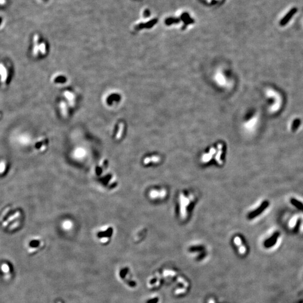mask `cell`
<instances>
[{
	"label": "cell",
	"instance_id": "8992f818",
	"mask_svg": "<svg viewBox=\"0 0 303 303\" xmlns=\"http://www.w3.org/2000/svg\"><path fill=\"white\" fill-rule=\"evenodd\" d=\"M296 11L297 9H296L295 8H294V9H291L290 11H289V12L285 15V17L282 19L281 21L280 24L281 25H285L286 23H288V22L290 21L291 18L293 17V15L296 13Z\"/></svg>",
	"mask_w": 303,
	"mask_h": 303
},
{
	"label": "cell",
	"instance_id": "277c9868",
	"mask_svg": "<svg viewBox=\"0 0 303 303\" xmlns=\"http://www.w3.org/2000/svg\"><path fill=\"white\" fill-rule=\"evenodd\" d=\"M268 205H269V203L268 202H267V201L264 202L262 204V205L258 207L257 209H255L254 211L252 212L251 213H250V214L248 215V218L249 219H253L255 217H257L258 216H259L260 214L262 213L263 211L265 210L267 208Z\"/></svg>",
	"mask_w": 303,
	"mask_h": 303
},
{
	"label": "cell",
	"instance_id": "9a60e30c",
	"mask_svg": "<svg viewBox=\"0 0 303 303\" xmlns=\"http://www.w3.org/2000/svg\"><path fill=\"white\" fill-rule=\"evenodd\" d=\"M57 303H61V302H60V301H58V302H57Z\"/></svg>",
	"mask_w": 303,
	"mask_h": 303
},
{
	"label": "cell",
	"instance_id": "5b68a950",
	"mask_svg": "<svg viewBox=\"0 0 303 303\" xmlns=\"http://www.w3.org/2000/svg\"><path fill=\"white\" fill-rule=\"evenodd\" d=\"M166 191L165 190H152L149 193V196L152 199L163 198L166 195Z\"/></svg>",
	"mask_w": 303,
	"mask_h": 303
},
{
	"label": "cell",
	"instance_id": "6da1fadb",
	"mask_svg": "<svg viewBox=\"0 0 303 303\" xmlns=\"http://www.w3.org/2000/svg\"><path fill=\"white\" fill-rule=\"evenodd\" d=\"M112 227L108 225H105L101 226L97 230V236L100 239V241L102 243H107L110 240V237L112 235Z\"/></svg>",
	"mask_w": 303,
	"mask_h": 303
},
{
	"label": "cell",
	"instance_id": "52a82bcc",
	"mask_svg": "<svg viewBox=\"0 0 303 303\" xmlns=\"http://www.w3.org/2000/svg\"><path fill=\"white\" fill-rule=\"evenodd\" d=\"M216 153V150L214 148L210 149L209 152L207 154H205L202 157V161L204 163H207L211 160L212 155Z\"/></svg>",
	"mask_w": 303,
	"mask_h": 303
},
{
	"label": "cell",
	"instance_id": "5bb4252c",
	"mask_svg": "<svg viewBox=\"0 0 303 303\" xmlns=\"http://www.w3.org/2000/svg\"><path fill=\"white\" fill-rule=\"evenodd\" d=\"M209 303H215V301H214V300L212 299H210L209 300Z\"/></svg>",
	"mask_w": 303,
	"mask_h": 303
},
{
	"label": "cell",
	"instance_id": "8fae6325",
	"mask_svg": "<svg viewBox=\"0 0 303 303\" xmlns=\"http://www.w3.org/2000/svg\"><path fill=\"white\" fill-rule=\"evenodd\" d=\"M291 203L294 205H295V206L296 207H297V208H298V209H301V210H303V204L301 203V202H300L299 201H297V200H296V199H291Z\"/></svg>",
	"mask_w": 303,
	"mask_h": 303
},
{
	"label": "cell",
	"instance_id": "30bf717a",
	"mask_svg": "<svg viewBox=\"0 0 303 303\" xmlns=\"http://www.w3.org/2000/svg\"><path fill=\"white\" fill-rule=\"evenodd\" d=\"M278 236H279V233L277 232L275 233L274 234L272 235L271 238L268 239L267 241L266 242V245L267 246H271L272 245H273L276 242Z\"/></svg>",
	"mask_w": 303,
	"mask_h": 303
},
{
	"label": "cell",
	"instance_id": "9c48e42d",
	"mask_svg": "<svg viewBox=\"0 0 303 303\" xmlns=\"http://www.w3.org/2000/svg\"><path fill=\"white\" fill-rule=\"evenodd\" d=\"M199 1L207 6H212L220 3L221 0H199Z\"/></svg>",
	"mask_w": 303,
	"mask_h": 303
},
{
	"label": "cell",
	"instance_id": "7c38bea8",
	"mask_svg": "<svg viewBox=\"0 0 303 303\" xmlns=\"http://www.w3.org/2000/svg\"><path fill=\"white\" fill-rule=\"evenodd\" d=\"M300 120L299 119H296L294 121L293 123V126H292V130H293V131H295V130H296L298 126L300 125Z\"/></svg>",
	"mask_w": 303,
	"mask_h": 303
},
{
	"label": "cell",
	"instance_id": "7a4b0ae2",
	"mask_svg": "<svg viewBox=\"0 0 303 303\" xmlns=\"http://www.w3.org/2000/svg\"><path fill=\"white\" fill-rule=\"evenodd\" d=\"M193 198L192 196L186 197L185 195L181 194L179 196V201L180 204V214L182 218H185L187 215V207L190 203V201H192Z\"/></svg>",
	"mask_w": 303,
	"mask_h": 303
},
{
	"label": "cell",
	"instance_id": "4fadbf2b",
	"mask_svg": "<svg viewBox=\"0 0 303 303\" xmlns=\"http://www.w3.org/2000/svg\"><path fill=\"white\" fill-rule=\"evenodd\" d=\"M186 291H187V290H186V289H185V288L177 289V290H176L175 291V293L176 294H180L184 293Z\"/></svg>",
	"mask_w": 303,
	"mask_h": 303
},
{
	"label": "cell",
	"instance_id": "3957f363",
	"mask_svg": "<svg viewBox=\"0 0 303 303\" xmlns=\"http://www.w3.org/2000/svg\"><path fill=\"white\" fill-rule=\"evenodd\" d=\"M163 276H172L173 277H175V279L177 280V281H179L181 283H182V284L184 286H185L186 287H189V283L187 281H186L184 279H183V278L179 276V275H178L176 273V272L173 271L168 270V269H166V270H165L163 271Z\"/></svg>",
	"mask_w": 303,
	"mask_h": 303
},
{
	"label": "cell",
	"instance_id": "ba28073f",
	"mask_svg": "<svg viewBox=\"0 0 303 303\" xmlns=\"http://www.w3.org/2000/svg\"><path fill=\"white\" fill-rule=\"evenodd\" d=\"M160 161H161V158L159 156H157V155H154V156L146 158L143 161V163L145 164V165H147V164L150 163H152V162L153 163H158Z\"/></svg>",
	"mask_w": 303,
	"mask_h": 303
}]
</instances>
